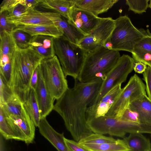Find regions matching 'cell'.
<instances>
[{
    "label": "cell",
    "instance_id": "1",
    "mask_svg": "<svg viewBox=\"0 0 151 151\" xmlns=\"http://www.w3.org/2000/svg\"><path fill=\"white\" fill-rule=\"evenodd\" d=\"M74 80L73 87L68 88L56 100L53 110L62 117L74 140L78 142L93 133L88 124L86 112L97 95L103 80L98 78L86 83Z\"/></svg>",
    "mask_w": 151,
    "mask_h": 151
},
{
    "label": "cell",
    "instance_id": "2",
    "mask_svg": "<svg viewBox=\"0 0 151 151\" xmlns=\"http://www.w3.org/2000/svg\"><path fill=\"white\" fill-rule=\"evenodd\" d=\"M43 59L30 47L16 49L13 53L9 87L23 103L27 98L33 72Z\"/></svg>",
    "mask_w": 151,
    "mask_h": 151
},
{
    "label": "cell",
    "instance_id": "3",
    "mask_svg": "<svg viewBox=\"0 0 151 151\" xmlns=\"http://www.w3.org/2000/svg\"><path fill=\"white\" fill-rule=\"evenodd\" d=\"M120 57L119 51L109 50L103 47L87 52L77 79L83 83L98 78L104 80Z\"/></svg>",
    "mask_w": 151,
    "mask_h": 151
},
{
    "label": "cell",
    "instance_id": "4",
    "mask_svg": "<svg viewBox=\"0 0 151 151\" xmlns=\"http://www.w3.org/2000/svg\"><path fill=\"white\" fill-rule=\"evenodd\" d=\"M114 27L103 47L110 50L132 52L135 45L145 35L146 31L138 29L126 15L114 20Z\"/></svg>",
    "mask_w": 151,
    "mask_h": 151
},
{
    "label": "cell",
    "instance_id": "5",
    "mask_svg": "<svg viewBox=\"0 0 151 151\" xmlns=\"http://www.w3.org/2000/svg\"><path fill=\"white\" fill-rule=\"evenodd\" d=\"M55 55L58 57L65 77L78 79L82 68L86 52L77 45L63 36L54 38Z\"/></svg>",
    "mask_w": 151,
    "mask_h": 151
},
{
    "label": "cell",
    "instance_id": "6",
    "mask_svg": "<svg viewBox=\"0 0 151 151\" xmlns=\"http://www.w3.org/2000/svg\"><path fill=\"white\" fill-rule=\"evenodd\" d=\"M88 124L94 133L124 137L127 133H142L144 126L141 124L120 120L115 116L105 115L87 121Z\"/></svg>",
    "mask_w": 151,
    "mask_h": 151
},
{
    "label": "cell",
    "instance_id": "7",
    "mask_svg": "<svg viewBox=\"0 0 151 151\" xmlns=\"http://www.w3.org/2000/svg\"><path fill=\"white\" fill-rule=\"evenodd\" d=\"M42 75L47 89L54 99L60 98L68 88L66 79L57 56L44 59L41 61Z\"/></svg>",
    "mask_w": 151,
    "mask_h": 151
},
{
    "label": "cell",
    "instance_id": "8",
    "mask_svg": "<svg viewBox=\"0 0 151 151\" xmlns=\"http://www.w3.org/2000/svg\"><path fill=\"white\" fill-rule=\"evenodd\" d=\"M135 61L130 56L123 55L107 75L96 96L89 106L98 102L112 88L124 82L133 70Z\"/></svg>",
    "mask_w": 151,
    "mask_h": 151
},
{
    "label": "cell",
    "instance_id": "9",
    "mask_svg": "<svg viewBox=\"0 0 151 151\" xmlns=\"http://www.w3.org/2000/svg\"><path fill=\"white\" fill-rule=\"evenodd\" d=\"M145 85L136 74L132 76L106 115L119 117L130 104L146 94Z\"/></svg>",
    "mask_w": 151,
    "mask_h": 151
},
{
    "label": "cell",
    "instance_id": "10",
    "mask_svg": "<svg viewBox=\"0 0 151 151\" xmlns=\"http://www.w3.org/2000/svg\"><path fill=\"white\" fill-rule=\"evenodd\" d=\"M114 26V20L111 18H101L97 26L77 45L86 52L102 47L110 36Z\"/></svg>",
    "mask_w": 151,
    "mask_h": 151
},
{
    "label": "cell",
    "instance_id": "11",
    "mask_svg": "<svg viewBox=\"0 0 151 151\" xmlns=\"http://www.w3.org/2000/svg\"><path fill=\"white\" fill-rule=\"evenodd\" d=\"M62 16L52 11H42L29 9L25 13L16 17H7L8 22L15 26L27 25H55Z\"/></svg>",
    "mask_w": 151,
    "mask_h": 151
},
{
    "label": "cell",
    "instance_id": "12",
    "mask_svg": "<svg viewBox=\"0 0 151 151\" xmlns=\"http://www.w3.org/2000/svg\"><path fill=\"white\" fill-rule=\"evenodd\" d=\"M5 115L17 140L23 141L28 145L33 142L36 126L31 118Z\"/></svg>",
    "mask_w": 151,
    "mask_h": 151
},
{
    "label": "cell",
    "instance_id": "13",
    "mask_svg": "<svg viewBox=\"0 0 151 151\" xmlns=\"http://www.w3.org/2000/svg\"><path fill=\"white\" fill-rule=\"evenodd\" d=\"M122 90L119 84L109 91L97 103L88 106L87 109V121L105 116L114 103Z\"/></svg>",
    "mask_w": 151,
    "mask_h": 151
},
{
    "label": "cell",
    "instance_id": "14",
    "mask_svg": "<svg viewBox=\"0 0 151 151\" xmlns=\"http://www.w3.org/2000/svg\"><path fill=\"white\" fill-rule=\"evenodd\" d=\"M101 19L75 6L72 9L68 19L86 36L97 26Z\"/></svg>",
    "mask_w": 151,
    "mask_h": 151
},
{
    "label": "cell",
    "instance_id": "15",
    "mask_svg": "<svg viewBox=\"0 0 151 151\" xmlns=\"http://www.w3.org/2000/svg\"><path fill=\"white\" fill-rule=\"evenodd\" d=\"M40 63L39 66L38 79L35 90L41 119L46 118L53 110L55 100L52 97L46 86L42 75Z\"/></svg>",
    "mask_w": 151,
    "mask_h": 151
},
{
    "label": "cell",
    "instance_id": "16",
    "mask_svg": "<svg viewBox=\"0 0 151 151\" xmlns=\"http://www.w3.org/2000/svg\"><path fill=\"white\" fill-rule=\"evenodd\" d=\"M38 128L41 134L58 151H70L65 143L63 133H60L57 132L46 118L41 119Z\"/></svg>",
    "mask_w": 151,
    "mask_h": 151
},
{
    "label": "cell",
    "instance_id": "17",
    "mask_svg": "<svg viewBox=\"0 0 151 151\" xmlns=\"http://www.w3.org/2000/svg\"><path fill=\"white\" fill-rule=\"evenodd\" d=\"M145 36L134 46L131 52L135 62H141L151 68V33L147 29Z\"/></svg>",
    "mask_w": 151,
    "mask_h": 151
},
{
    "label": "cell",
    "instance_id": "18",
    "mask_svg": "<svg viewBox=\"0 0 151 151\" xmlns=\"http://www.w3.org/2000/svg\"><path fill=\"white\" fill-rule=\"evenodd\" d=\"M54 39L48 36H35L30 41L29 47L43 59L50 58L55 55Z\"/></svg>",
    "mask_w": 151,
    "mask_h": 151
},
{
    "label": "cell",
    "instance_id": "19",
    "mask_svg": "<svg viewBox=\"0 0 151 151\" xmlns=\"http://www.w3.org/2000/svg\"><path fill=\"white\" fill-rule=\"evenodd\" d=\"M76 6L98 17L107 11L118 0H74Z\"/></svg>",
    "mask_w": 151,
    "mask_h": 151
},
{
    "label": "cell",
    "instance_id": "20",
    "mask_svg": "<svg viewBox=\"0 0 151 151\" xmlns=\"http://www.w3.org/2000/svg\"><path fill=\"white\" fill-rule=\"evenodd\" d=\"M14 28L24 31L32 36L43 35L55 38L63 35L62 30L55 25H19Z\"/></svg>",
    "mask_w": 151,
    "mask_h": 151
},
{
    "label": "cell",
    "instance_id": "21",
    "mask_svg": "<svg viewBox=\"0 0 151 151\" xmlns=\"http://www.w3.org/2000/svg\"><path fill=\"white\" fill-rule=\"evenodd\" d=\"M74 0H40L38 6L57 13L69 19L70 12L75 6Z\"/></svg>",
    "mask_w": 151,
    "mask_h": 151
},
{
    "label": "cell",
    "instance_id": "22",
    "mask_svg": "<svg viewBox=\"0 0 151 151\" xmlns=\"http://www.w3.org/2000/svg\"><path fill=\"white\" fill-rule=\"evenodd\" d=\"M129 108L137 113L141 123L151 125V101L146 94L131 103Z\"/></svg>",
    "mask_w": 151,
    "mask_h": 151
},
{
    "label": "cell",
    "instance_id": "23",
    "mask_svg": "<svg viewBox=\"0 0 151 151\" xmlns=\"http://www.w3.org/2000/svg\"><path fill=\"white\" fill-rule=\"evenodd\" d=\"M62 30L63 36L70 42L78 45L86 36L68 19L62 16L55 23Z\"/></svg>",
    "mask_w": 151,
    "mask_h": 151
},
{
    "label": "cell",
    "instance_id": "24",
    "mask_svg": "<svg viewBox=\"0 0 151 151\" xmlns=\"http://www.w3.org/2000/svg\"><path fill=\"white\" fill-rule=\"evenodd\" d=\"M0 108L5 115H12L24 118L30 117L24 103L14 94L6 102L0 104Z\"/></svg>",
    "mask_w": 151,
    "mask_h": 151
},
{
    "label": "cell",
    "instance_id": "25",
    "mask_svg": "<svg viewBox=\"0 0 151 151\" xmlns=\"http://www.w3.org/2000/svg\"><path fill=\"white\" fill-rule=\"evenodd\" d=\"M122 140L129 151H151L149 139L141 133H130Z\"/></svg>",
    "mask_w": 151,
    "mask_h": 151
},
{
    "label": "cell",
    "instance_id": "26",
    "mask_svg": "<svg viewBox=\"0 0 151 151\" xmlns=\"http://www.w3.org/2000/svg\"><path fill=\"white\" fill-rule=\"evenodd\" d=\"M24 104L35 126L38 127L41 117L35 89L30 88L27 99Z\"/></svg>",
    "mask_w": 151,
    "mask_h": 151
},
{
    "label": "cell",
    "instance_id": "27",
    "mask_svg": "<svg viewBox=\"0 0 151 151\" xmlns=\"http://www.w3.org/2000/svg\"><path fill=\"white\" fill-rule=\"evenodd\" d=\"M79 143V142H78ZM83 147L88 151H128L123 140L117 139L116 142L99 144L79 143Z\"/></svg>",
    "mask_w": 151,
    "mask_h": 151
},
{
    "label": "cell",
    "instance_id": "28",
    "mask_svg": "<svg viewBox=\"0 0 151 151\" xmlns=\"http://www.w3.org/2000/svg\"><path fill=\"white\" fill-rule=\"evenodd\" d=\"M16 49L11 33L6 32L0 33V55L12 57Z\"/></svg>",
    "mask_w": 151,
    "mask_h": 151
},
{
    "label": "cell",
    "instance_id": "29",
    "mask_svg": "<svg viewBox=\"0 0 151 151\" xmlns=\"http://www.w3.org/2000/svg\"><path fill=\"white\" fill-rule=\"evenodd\" d=\"M11 35L16 49H24L29 47V43L33 36L24 31L14 28Z\"/></svg>",
    "mask_w": 151,
    "mask_h": 151
},
{
    "label": "cell",
    "instance_id": "30",
    "mask_svg": "<svg viewBox=\"0 0 151 151\" xmlns=\"http://www.w3.org/2000/svg\"><path fill=\"white\" fill-rule=\"evenodd\" d=\"M116 140L112 137H106L103 134L93 133L78 142L79 143L99 144L116 142Z\"/></svg>",
    "mask_w": 151,
    "mask_h": 151
},
{
    "label": "cell",
    "instance_id": "31",
    "mask_svg": "<svg viewBox=\"0 0 151 151\" xmlns=\"http://www.w3.org/2000/svg\"><path fill=\"white\" fill-rule=\"evenodd\" d=\"M0 132L6 139L17 140L16 137L8 123L4 113L0 108Z\"/></svg>",
    "mask_w": 151,
    "mask_h": 151
},
{
    "label": "cell",
    "instance_id": "32",
    "mask_svg": "<svg viewBox=\"0 0 151 151\" xmlns=\"http://www.w3.org/2000/svg\"><path fill=\"white\" fill-rule=\"evenodd\" d=\"M149 0H127L126 4L129 7V11L135 14H142L145 12L149 7Z\"/></svg>",
    "mask_w": 151,
    "mask_h": 151
},
{
    "label": "cell",
    "instance_id": "33",
    "mask_svg": "<svg viewBox=\"0 0 151 151\" xmlns=\"http://www.w3.org/2000/svg\"><path fill=\"white\" fill-rule=\"evenodd\" d=\"M117 118L123 121L141 123L137 113L132 110L129 106L125 109L120 116Z\"/></svg>",
    "mask_w": 151,
    "mask_h": 151
},
{
    "label": "cell",
    "instance_id": "34",
    "mask_svg": "<svg viewBox=\"0 0 151 151\" xmlns=\"http://www.w3.org/2000/svg\"><path fill=\"white\" fill-rule=\"evenodd\" d=\"M14 94L0 76V104L6 102Z\"/></svg>",
    "mask_w": 151,
    "mask_h": 151
},
{
    "label": "cell",
    "instance_id": "35",
    "mask_svg": "<svg viewBox=\"0 0 151 151\" xmlns=\"http://www.w3.org/2000/svg\"><path fill=\"white\" fill-rule=\"evenodd\" d=\"M0 33L4 32L11 33L15 26L8 22L7 19L8 12L4 11L0 13Z\"/></svg>",
    "mask_w": 151,
    "mask_h": 151
},
{
    "label": "cell",
    "instance_id": "36",
    "mask_svg": "<svg viewBox=\"0 0 151 151\" xmlns=\"http://www.w3.org/2000/svg\"><path fill=\"white\" fill-rule=\"evenodd\" d=\"M29 9L25 5L19 2L8 12L7 17H19L26 13Z\"/></svg>",
    "mask_w": 151,
    "mask_h": 151
},
{
    "label": "cell",
    "instance_id": "37",
    "mask_svg": "<svg viewBox=\"0 0 151 151\" xmlns=\"http://www.w3.org/2000/svg\"><path fill=\"white\" fill-rule=\"evenodd\" d=\"M143 79L146 83V89L147 97L151 101V68L147 66L143 73Z\"/></svg>",
    "mask_w": 151,
    "mask_h": 151
},
{
    "label": "cell",
    "instance_id": "38",
    "mask_svg": "<svg viewBox=\"0 0 151 151\" xmlns=\"http://www.w3.org/2000/svg\"><path fill=\"white\" fill-rule=\"evenodd\" d=\"M65 143L70 151H88L81 146L78 142L64 138Z\"/></svg>",
    "mask_w": 151,
    "mask_h": 151
},
{
    "label": "cell",
    "instance_id": "39",
    "mask_svg": "<svg viewBox=\"0 0 151 151\" xmlns=\"http://www.w3.org/2000/svg\"><path fill=\"white\" fill-rule=\"evenodd\" d=\"M20 0H4L0 5V12L4 11H10L13 8L18 4Z\"/></svg>",
    "mask_w": 151,
    "mask_h": 151
},
{
    "label": "cell",
    "instance_id": "40",
    "mask_svg": "<svg viewBox=\"0 0 151 151\" xmlns=\"http://www.w3.org/2000/svg\"><path fill=\"white\" fill-rule=\"evenodd\" d=\"M39 65L36 67L34 71L31 78L30 83V88H33L35 90L36 87L38 79Z\"/></svg>",
    "mask_w": 151,
    "mask_h": 151
},
{
    "label": "cell",
    "instance_id": "41",
    "mask_svg": "<svg viewBox=\"0 0 151 151\" xmlns=\"http://www.w3.org/2000/svg\"><path fill=\"white\" fill-rule=\"evenodd\" d=\"M147 66V65L143 63L137 62L134 63L133 70L136 73H142L145 71Z\"/></svg>",
    "mask_w": 151,
    "mask_h": 151
},
{
    "label": "cell",
    "instance_id": "42",
    "mask_svg": "<svg viewBox=\"0 0 151 151\" xmlns=\"http://www.w3.org/2000/svg\"><path fill=\"white\" fill-rule=\"evenodd\" d=\"M40 0H21L22 3L25 5L29 9L35 8L38 6Z\"/></svg>",
    "mask_w": 151,
    "mask_h": 151
},
{
    "label": "cell",
    "instance_id": "43",
    "mask_svg": "<svg viewBox=\"0 0 151 151\" xmlns=\"http://www.w3.org/2000/svg\"><path fill=\"white\" fill-rule=\"evenodd\" d=\"M149 7L151 9V0H150V3L149 5Z\"/></svg>",
    "mask_w": 151,
    "mask_h": 151
},
{
    "label": "cell",
    "instance_id": "44",
    "mask_svg": "<svg viewBox=\"0 0 151 151\" xmlns=\"http://www.w3.org/2000/svg\"></svg>",
    "mask_w": 151,
    "mask_h": 151
}]
</instances>
